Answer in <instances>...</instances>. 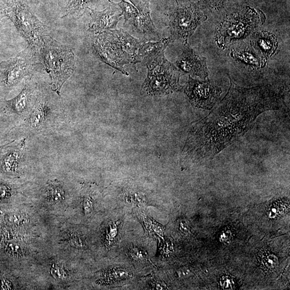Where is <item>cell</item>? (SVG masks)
Masks as SVG:
<instances>
[{"label": "cell", "instance_id": "1", "mask_svg": "<svg viewBox=\"0 0 290 290\" xmlns=\"http://www.w3.org/2000/svg\"><path fill=\"white\" fill-rule=\"evenodd\" d=\"M229 79L225 97L190 129L182 155L185 163L211 160L249 131L260 114L285 105L283 85L244 88Z\"/></svg>", "mask_w": 290, "mask_h": 290}, {"label": "cell", "instance_id": "2", "mask_svg": "<svg viewBox=\"0 0 290 290\" xmlns=\"http://www.w3.org/2000/svg\"><path fill=\"white\" fill-rule=\"evenodd\" d=\"M36 53L40 66L51 78L52 90L60 95L64 83L75 70V59L72 49L57 42L52 37L46 41Z\"/></svg>", "mask_w": 290, "mask_h": 290}, {"label": "cell", "instance_id": "3", "mask_svg": "<svg viewBox=\"0 0 290 290\" xmlns=\"http://www.w3.org/2000/svg\"><path fill=\"white\" fill-rule=\"evenodd\" d=\"M6 18L14 24L27 41V47L36 52L52 38L48 28L33 14L27 0H8Z\"/></svg>", "mask_w": 290, "mask_h": 290}, {"label": "cell", "instance_id": "4", "mask_svg": "<svg viewBox=\"0 0 290 290\" xmlns=\"http://www.w3.org/2000/svg\"><path fill=\"white\" fill-rule=\"evenodd\" d=\"M266 21L260 11L245 7L227 16L215 33V41L220 48H225L250 36Z\"/></svg>", "mask_w": 290, "mask_h": 290}, {"label": "cell", "instance_id": "5", "mask_svg": "<svg viewBox=\"0 0 290 290\" xmlns=\"http://www.w3.org/2000/svg\"><path fill=\"white\" fill-rule=\"evenodd\" d=\"M40 65L37 53L27 47L11 59L0 63V90L8 93Z\"/></svg>", "mask_w": 290, "mask_h": 290}, {"label": "cell", "instance_id": "6", "mask_svg": "<svg viewBox=\"0 0 290 290\" xmlns=\"http://www.w3.org/2000/svg\"><path fill=\"white\" fill-rule=\"evenodd\" d=\"M148 72L143 88L147 94L165 95L179 92L181 72L164 56L159 63L148 68Z\"/></svg>", "mask_w": 290, "mask_h": 290}, {"label": "cell", "instance_id": "7", "mask_svg": "<svg viewBox=\"0 0 290 290\" xmlns=\"http://www.w3.org/2000/svg\"><path fill=\"white\" fill-rule=\"evenodd\" d=\"M206 20L207 16L198 4L179 7L169 16L172 41L181 40L186 42L197 27Z\"/></svg>", "mask_w": 290, "mask_h": 290}, {"label": "cell", "instance_id": "8", "mask_svg": "<svg viewBox=\"0 0 290 290\" xmlns=\"http://www.w3.org/2000/svg\"><path fill=\"white\" fill-rule=\"evenodd\" d=\"M185 92L190 103L198 108L206 110L212 109L219 100L222 93L221 88L208 78L200 80L190 76Z\"/></svg>", "mask_w": 290, "mask_h": 290}, {"label": "cell", "instance_id": "9", "mask_svg": "<svg viewBox=\"0 0 290 290\" xmlns=\"http://www.w3.org/2000/svg\"><path fill=\"white\" fill-rule=\"evenodd\" d=\"M93 45L96 54L103 62L129 76L124 66L134 64V58L123 51L104 31L94 38Z\"/></svg>", "mask_w": 290, "mask_h": 290}, {"label": "cell", "instance_id": "10", "mask_svg": "<svg viewBox=\"0 0 290 290\" xmlns=\"http://www.w3.org/2000/svg\"><path fill=\"white\" fill-rule=\"evenodd\" d=\"M184 44L183 52L176 62L178 69L180 72L189 74V76L198 77L203 80L208 78L209 71L206 58L197 55L188 41Z\"/></svg>", "mask_w": 290, "mask_h": 290}, {"label": "cell", "instance_id": "11", "mask_svg": "<svg viewBox=\"0 0 290 290\" xmlns=\"http://www.w3.org/2000/svg\"><path fill=\"white\" fill-rule=\"evenodd\" d=\"M88 10L90 11L92 18L89 24L88 31L94 34H98L105 31L114 29L123 15L117 4L112 2L101 12L96 11L90 8Z\"/></svg>", "mask_w": 290, "mask_h": 290}, {"label": "cell", "instance_id": "12", "mask_svg": "<svg viewBox=\"0 0 290 290\" xmlns=\"http://www.w3.org/2000/svg\"><path fill=\"white\" fill-rule=\"evenodd\" d=\"M171 41L169 37L155 42H144L138 49L134 64L140 63L146 66L147 68L152 67L163 59L165 49Z\"/></svg>", "mask_w": 290, "mask_h": 290}, {"label": "cell", "instance_id": "13", "mask_svg": "<svg viewBox=\"0 0 290 290\" xmlns=\"http://www.w3.org/2000/svg\"><path fill=\"white\" fill-rule=\"evenodd\" d=\"M230 56L238 63L250 69L263 68L267 63V60L254 48L251 41L239 43L232 49Z\"/></svg>", "mask_w": 290, "mask_h": 290}, {"label": "cell", "instance_id": "14", "mask_svg": "<svg viewBox=\"0 0 290 290\" xmlns=\"http://www.w3.org/2000/svg\"><path fill=\"white\" fill-rule=\"evenodd\" d=\"M136 7L140 15L138 28H140L147 40H159L160 36L151 18L150 0H130Z\"/></svg>", "mask_w": 290, "mask_h": 290}, {"label": "cell", "instance_id": "15", "mask_svg": "<svg viewBox=\"0 0 290 290\" xmlns=\"http://www.w3.org/2000/svg\"><path fill=\"white\" fill-rule=\"evenodd\" d=\"M251 42L254 48L265 59L279 52L278 42L276 36L267 31H261L253 34Z\"/></svg>", "mask_w": 290, "mask_h": 290}, {"label": "cell", "instance_id": "16", "mask_svg": "<svg viewBox=\"0 0 290 290\" xmlns=\"http://www.w3.org/2000/svg\"><path fill=\"white\" fill-rule=\"evenodd\" d=\"M104 32L120 46L123 51L133 57L135 61L137 52L144 41L132 37L128 33L124 31L122 29L110 30Z\"/></svg>", "mask_w": 290, "mask_h": 290}, {"label": "cell", "instance_id": "17", "mask_svg": "<svg viewBox=\"0 0 290 290\" xmlns=\"http://www.w3.org/2000/svg\"><path fill=\"white\" fill-rule=\"evenodd\" d=\"M35 88L34 82L30 81L17 96L7 102L8 108L15 113L23 112L28 108L34 97Z\"/></svg>", "mask_w": 290, "mask_h": 290}, {"label": "cell", "instance_id": "18", "mask_svg": "<svg viewBox=\"0 0 290 290\" xmlns=\"http://www.w3.org/2000/svg\"><path fill=\"white\" fill-rule=\"evenodd\" d=\"M94 0H67L63 16L62 18L68 16H80L88 10Z\"/></svg>", "mask_w": 290, "mask_h": 290}, {"label": "cell", "instance_id": "19", "mask_svg": "<svg viewBox=\"0 0 290 290\" xmlns=\"http://www.w3.org/2000/svg\"><path fill=\"white\" fill-rule=\"evenodd\" d=\"M117 5L121 8L123 15L125 18V23L131 20L132 24L137 29H138V24L140 18V15L137 8L126 0H121L120 3Z\"/></svg>", "mask_w": 290, "mask_h": 290}, {"label": "cell", "instance_id": "20", "mask_svg": "<svg viewBox=\"0 0 290 290\" xmlns=\"http://www.w3.org/2000/svg\"><path fill=\"white\" fill-rule=\"evenodd\" d=\"M47 109L46 104L40 100L36 108L31 116L30 121L32 127H38L42 124L45 120Z\"/></svg>", "mask_w": 290, "mask_h": 290}, {"label": "cell", "instance_id": "21", "mask_svg": "<svg viewBox=\"0 0 290 290\" xmlns=\"http://www.w3.org/2000/svg\"><path fill=\"white\" fill-rule=\"evenodd\" d=\"M129 254L132 259L136 261H147L150 260L147 253L142 248L132 247L129 248Z\"/></svg>", "mask_w": 290, "mask_h": 290}, {"label": "cell", "instance_id": "22", "mask_svg": "<svg viewBox=\"0 0 290 290\" xmlns=\"http://www.w3.org/2000/svg\"><path fill=\"white\" fill-rule=\"evenodd\" d=\"M143 219V223L147 230L150 232L154 231V233L159 237H161L163 235L164 229L159 223L152 221L150 219L146 218L145 217H144Z\"/></svg>", "mask_w": 290, "mask_h": 290}, {"label": "cell", "instance_id": "23", "mask_svg": "<svg viewBox=\"0 0 290 290\" xmlns=\"http://www.w3.org/2000/svg\"><path fill=\"white\" fill-rule=\"evenodd\" d=\"M49 195L54 202H60L63 201L64 194L63 190L60 186L52 185L49 188Z\"/></svg>", "mask_w": 290, "mask_h": 290}, {"label": "cell", "instance_id": "24", "mask_svg": "<svg viewBox=\"0 0 290 290\" xmlns=\"http://www.w3.org/2000/svg\"><path fill=\"white\" fill-rule=\"evenodd\" d=\"M119 235V228L117 224L115 223H111L108 226V229L107 230L106 239L109 246L112 244H114L117 240Z\"/></svg>", "mask_w": 290, "mask_h": 290}, {"label": "cell", "instance_id": "25", "mask_svg": "<svg viewBox=\"0 0 290 290\" xmlns=\"http://www.w3.org/2000/svg\"><path fill=\"white\" fill-rule=\"evenodd\" d=\"M109 276L114 281H120L129 278L130 274L127 270L118 268L112 270Z\"/></svg>", "mask_w": 290, "mask_h": 290}, {"label": "cell", "instance_id": "26", "mask_svg": "<svg viewBox=\"0 0 290 290\" xmlns=\"http://www.w3.org/2000/svg\"><path fill=\"white\" fill-rule=\"evenodd\" d=\"M263 258V264L268 269H275L278 264L277 257L273 254H267Z\"/></svg>", "mask_w": 290, "mask_h": 290}, {"label": "cell", "instance_id": "27", "mask_svg": "<svg viewBox=\"0 0 290 290\" xmlns=\"http://www.w3.org/2000/svg\"><path fill=\"white\" fill-rule=\"evenodd\" d=\"M206 6L212 8H220L228 0H201Z\"/></svg>", "mask_w": 290, "mask_h": 290}, {"label": "cell", "instance_id": "28", "mask_svg": "<svg viewBox=\"0 0 290 290\" xmlns=\"http://www.w3.org/2000/svg\"><path fill=\"white\" fill-rule=\"evenodd\" d=\"M93 201L90 197H86L84 202V210L86 214H89L93 211Z\"/></svg>", "mask_w": 290, "mask_h": 290}, {"label": "cell", "instance_id": "29", "mask_svg": "<svg viewBox=\"0 0 290 290\" xmlns=\"http://www.w3.org/2000/svg\"><path fill=\"white\" fill-rule=\"evenodd\" d=\"M220 284L223 288L231 289L234 288L233 280L228 276H223L220 281Z\"/></svg>", "mask_w": 290, "mask_h": 290}, {"label": "cell", "instance_id": "30", "mask_svg": "<svg viewBox=\"0 0 290 290\" xmlns=\"http://www.w3.org/2000/svg\"><path fill=\"white\" fill-rule=\"evenodd\" d=\"M177 274L180 278H185L192 275V271L190 268L184 267L177 270Z\"/></svg>", "mask_w": 290, "mask_h": 290}, {"label": "cell", "instance_id": "31", "mask_svg": "<svg viewBox=\"0 0 290 290\" xmlns=\"http://www.w3.org/2000/svg\"><path fill=\"white\" fill-rule=\"evenodd\" d=\"M70 244L74 247H76L78 248H84L86 246L85 243L83 241V240L78 237H76L73 238H72L70 240Z\"/></svg>", "mask_w": 290, "mask_h": 290}, {"label": "cell", "instance_id": "32", "mask_svg": "<svg viewBox=\"0 0 290 290\" xmlns=\"http://www.w3.org/2000/svg\"><path fill=\"white\" fill-rule=\"evenodd\" d=\"M8 0H0V21L6 18Z\"/></svg>", "mask_w": 290, "mask_h": 290}, {"label": "cell", "instance_id": "33", "mask_svg": "<svg viewBox=\"0 0 290 290\" xmlns=\"http://www.w3.org/2000/svg\"><path fill=\"white\" fill-rule=\"evenodd\" d=\"M51 273L55 278L58 279H63L66 276L64 270L60 268H53L51 270Z\"/></svg>", "mask_w": 290, "mask_h": 290}, {"label": "cell", "instance_id": "34", "mask_svg": "<svg viewBox=\"0 0 290 290\" xmlns=\"http://www.w3.org/2000/svg\"><path fill=\"white\" fill-rule=\"evenodd\" d=\"M231 233L229 230H223L220 236V239L221 242L223 243H228L231 239Z\"/></svg>", "mask_w": 290, "mask_h": 290}, {"label": "cell", "instance_id": "35", "mask_svg": "<svg viewBox=\"0 0 290 290\" xmlns=\"http://www.w3.org/2000/svg\"><path fill=\"white\" fill-rule=\"evenodd\" d=\"M180 229L181 231L183 232L184 234H188L189 233V227L185 221H182L180 222Z\"/></svg>", "mask_w": 290, "mask_h": 290}, {"label": "cell", "instance_id": "36", "mask_svg": "<svg viewBox=\"0 0 290 290\" xmlns=\"http://www.w3.org/2000/svg\"><path fill=\"white\" fill-rule=\"evenodd\" d=\"M154 285L153 287L156 289H166L167 287L164 284H163V283L159 281H155V282L154 283Z\"/></svg>", "mask_w": 290, "mask_h": 290}, {"label": "cell", "instance_id": "37", "mask_svg": "<svg viewBox=\"0 0 290 290\" xmlns=\"http://www.w3.org/2000/svg\"><path fill=\"white\" fill-rule=\"evenodd\" d=\"M10 248L12 249L11 250H12L14 253H20L21 251L20 247L18 245H11Z\"/></svg>", "mask_w": 290, "mask_h": 290}, {"label": "cell", "instance_id": "38", "mask_svg": "<svg viewBox=\"0 0 290 290\" xmlns=\"http://www.w3.org/2000/svg\"><path fill=\"white\" fill-rule=\"evenodd\" d=\"M10 219L13 222L18 223L21 220V216L19 214H14L12 217H11Z\"/></svg>", "mask_w": 290, "mask_h": 290}]
</instances>
